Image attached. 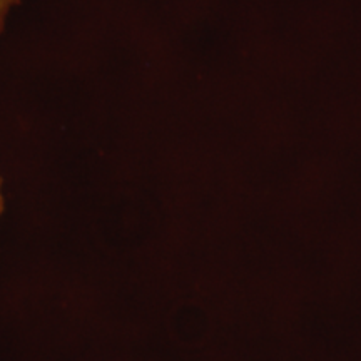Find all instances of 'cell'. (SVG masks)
<instances>
[{
	"instance_id": "6da1fadb",
	"label": "cell",
	"mask_w": 361,
	"mask_h": 361,
	"mask_svg": "<svg viewBox=\"0 0 361 361\" xmlns=\"http://www.w3.org/2000/svg\"><path fill=\"white\" fill-rule=\"evenodd\" d=\"M20 4V0H0V35H2L4 29H6V22L8 13L12 12V8Z\"/></svg>"
},
{
	"instance_id": "7a4b0ae2",
	"label": "cell",
	"mask_w": 361,
	"mask_h": 361,
	"mask_svg": "<svg viewBox=\"0 0 361 361\" xmlns=\"http://www.w3.org/2000/svg\"><path fill=\"white\" fill-rule=\"evenodd\" d=\"M4 209H6V197H4V180L0 176V218H2Z\"/></svg>"
}]
</instances>
